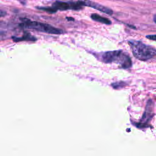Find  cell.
<instances>
[{
    "instance_id": "obj_7",
    "label": "cell",
    "mask_w": 156,
    "mask_h": 156,
    "mask_svg": "<svg viewBox=\"0 0 156 156\" xmlns=\"http://www.w3.org/2000/svg\"><path fill=\"white\" fill-rule=\"evenodd\" d=\"M12 38L15 41H23V40H32V41L36 40V38L35 37H32V35H30V34L27 32H26L25 34H24L21 37H13Z\"/></svg>"
},
{
    "instance_id": "obj_1",
    "label": "cell",
    "mask_w": 156,
    "mask_h": 156,
    "mask_svg": "<svg viewBox=\"0 0 156 156\" xmlns=\"http://www.w3.org/2000/svg\"><path fill=\"white\" fill-rule=\"evenodd\" d=\"M129 44L134 57L140 60L146 61L156 55V49L154 48L141 41L131 40L129 41Z\"/></svg>"
},
{
    "instance_id": "obj_4",
    "label": "cell",
    "mask_w": 156,
    "mask_h": 156,
    "mask_svg": "<svg viewBox=\"0 0 156 156\" xmlns=\"http://www.w3.org/2000/svg\"><path fill=\"white\" fill-rule=\"evenodd\" d=\"M152 107H153L152 101L151 100H149L147 103L144 113H143V115L141 119V123H142L143 126H144L152 118V116H153Z\"/></svg>"
},
{
    "instance_id": "obj_8",
    "label": "cell",
    "mask_w": 156,
    "mask_h": 156,
    "mask_svg": "<svg viewBox=\"0 0 156 156\" xmlns=\"http://www.w3.org/2000/svg\"><path fill=\"white\" fill-rule=\"evenodd\" d=\"M126 85L125 82H115L112 83V86L115 88V89H118L121 88Z\"/></svg>"
},
{
    "instance_id": "obj_3",
    "label": "cell",
    "mask_w": 156,
    "mask_h": 156,
    "mask_svg": "<svg viewBox=\"0 0 156 156\" xmlns=\"http://www.w3.org/2000/svg\"><path fill=\"white\" fill-rule=\"evenodd\" d=\"M19 26L22 27L34 29L41 32L51 34H61L64 32V31L62 29L53 27L50 24L35 21H32L26 18L22 20V23L20 24Z\"/></svg>"
},
{
    "instance_id": "obj_5",
    "label": "cell",
    "mask_w": 156,
    "mask_h": 156,
    "mask_svg": "<svg viewBox=\"0 0 156 156\" xmlns=\"http://www.w3.org/2000/svg\"><path fill=\"white\" fill-rule=\"evenodd\" d=\"M84 2H85V6H88V7H93L94 9H96L98 10L100 12H104V13H107L109 15H111L113 14V11L110 9H109L108 7H105V6L101 5V4H99L92 2V1H84Z\"/></svg>"
},
{
    "instance_id": "obj_6",
    "label": "cell",
    "mask_w": 156,
    "mask_h": 156,
    "mask_svg": "<svg viewBox=\"0 0 156 156\" xmlns=\"http://www.w3.org/2000/svg\"><path fill=\"white\" fill-rule=\"evenodd\" d=\"M91 18L96 21H98V22H99V23H104V24H111V21H110L108 18H104V17H102L96 13H93V14H91Z\"/></svg>"
},
{
    "instance_id": "obj_10",
    "label": "cell",
    "mask_w": 156,
    "mask_h": 156,
    "mask_svg": "<svg viewBox=\"0 0 156 156\" xmlns=\"http://www.w3.org/2000/svg\"><path fill=\"white\" fill-rule=\"evenodd\" d=\"M154 22L156 23V14L154 15Z\"/></svg>"
},
{
    "instance_id": "obj_2",
    "label": "cell",
    "mask_w": 156,
    "mask_h": 156,
    "mask_svg": "<svg viewBox=\"0 0 156 156\" xmlns=\"http://www.w3.org/2000/svg\"><path fill=\"white\" fill-rule=\"evenodd\" d=\"M101 58L104 63H115L124 69L129 68L132 66V60L130 57L121 50L104 52Z\"/></svg>"
},
{
    "instance_id": "obj_9",
    "label": "cell",
    "mask_w": 156,
    "mask_h": 156,
    "mask_svg": "<svg viewBox=\"0 0 156 156\" xmlns=\"http://www.w3.org/2000/svg\"><path fill=\"white\" fill-rule=\"evenodd\" d=\"M146 38H147L149 40H154V41H156V35H147Z\"/></svg>"
}]
</instances>
